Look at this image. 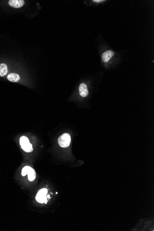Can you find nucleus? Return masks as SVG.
<instances>
[{
	"mask_svg": "<svg viewBox=\"0 0 154 231\" xmlns=\"http://www.w3.org/2000/svg\"><path fill=\"white\" fill-rule=\"evenodd\" d=\"M20 146L22 149L26 152H31L33 151V145L30 143L29 140L26 136H22L20 140Z\"/></svg>",
	"mask_w": 154,
	"mask_h": 231,
	"instance_id": "obj_1",
	"label": "nucleus"
},
{
	"mask_svg": "<svg viewBox=\"0 0 154 231\" xmlns=\"http://www.w3.org/2000/svg\"><path fill=\"white\" fill-rule=\"evenodd\" d=\"M58 142L60 146L62 148H67L71 143L70 135L68 134H64L59 137Z\"/></svg>",
	"mask_w": 154,
	"mask_h": 231,
	"instance_id": "obj_2",
	"label": "nucleus"
},
{
	"mask_svg": "<svg viewBox=\"0 0 154 231\" xmlns=\"http://www.w3.org/2000/svg\"><path fill=\"white\" fill-rule=\"evenodd\" d=\"M22 175L25 176L28 175V180L30 181H33L36 179V173L35 170L30 166H25L22 169Z\"/></svg>",
	"mask_w": 154,
	"mask_h": 231,
	"instance_id": "obj_3",
	"label": "nucleus"
},
{
	"mask_svg": "<svg viewBox=\"0 0 154 231\" xmlns=\"http://www.w3.org/2000/svg\"><path fill=\"white\" fill-rule=\"evenodd\" d=\"M48 193V190L46 188H43L38 191L36 199L37 202L41 204L46 203L47 201V196L46 195Z\"/></svg>",
	"mask_w": 154,
	"mask_h": 231,
	"instance_id": "obj_4",
	"label": "nucleus"
},
{
	"mask_svg": "<svg viewBox=\"0 0 154 231\" xmlns=\"http://www.w3.org/2000/svg\"><path fill=\"white\" fill-rule=\"evenodd\" d=\"M79 92L81 96L83 97H87L89 94L87 85L85 83H81L79 86Z\"/></svg>",
	"mask_w": 154,
	"mask_h": 231,
	"instance_id": "obj_5",
	"label": "nucleus"
},
{
	"mask_svg": "<svg viewBox=\"0 0 154 231\" xmlns=\"http://www.w3.org/2000/svg\"><path fill=\"white\" fill-rule=\"evenodd\" d=\"M9 5L10 6L18 9L22 7L25 4V1L23 0H10L9 1Z\"/></svg>",
	"mask_w": 154,
	"mask_h": 231,
	"instance_id": "obj_6",
	"label": "nucleus"
},
{
	"mask_svg": "<svg viewBox=\"0 0 154 231\" xmlns=\"http://www.w3.org/2000/svg\"><path fill=\"white\" fill-rule=\"evenodd\" d=\"M114 55V52L111 50L106 51L102 55V60L104 62H108Z\"/></svg>",
	"mask_w": 154,
	"mask_h": 231,
	"instance_id": "obj_7",
	"label": "nucleus"
},
{
	"mask_svg": "<svg viewBox=\"0 0 154 231\" xmlns=\"http://www.w3.org/2000/svg\"><path fill=\"white\" fill-rule=\"evenodd\" d=\"M7 79L10 82L16 83L19 82L20 78V76L18 74L16 73H11L7 75Z\"/></svg>",
	"mask_w": 154,
	"mask_h": 231,
	"instance_id": "obj_8",
	"label": "nucleus"
},
{
	"mask_svg": "<svg viewBox=\"0 0 154 231\" xmlns=\"http://www.w3.org/2000/svg\"><path fill=\"white\" fill-rule=\"evenodd\" d=\"M8 72V69L7 64L5 63L0 64V76L3 77L6 75Z\"/></svg>",
	"mask_w": 154,
	"mask_h": 231,
	"instance_id": "obj_9",
	"label": "nucleus"
},
{
	"mask_svg": "<svg viewBox=\"0 0 154 231\" xmlns=\"http://www.w3.org/2000/svg\"><path fill=\"white\" fill-rule=\"evenodd\" d=\"M93 1L95 2H97V3H100V2H103L105 1H103V0H93Z\"/></svg>",
	"mask_w": 154,
	"mask_h": 231,
	"instance_id": "obj_10",
	"label": "nucleus"
}]
</instances>
